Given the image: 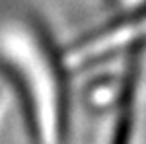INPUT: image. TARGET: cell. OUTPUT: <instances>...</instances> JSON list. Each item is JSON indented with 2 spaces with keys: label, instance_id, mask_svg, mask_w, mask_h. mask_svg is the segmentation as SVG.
<instances>
[{
  "label": "cell",
  "instance_id": "cell-1",
  "mask_svg": "<svg viewBox=\"0 0 146 144\" xmlns=\"http://www.w3.org/2000/svg\"><path fill=\"white\" fill-rule=\"evenodd\" d=\"M4 56L37 142L60 144L64 140V92L47 41L27 25H14L4 39Z\"/></svg>",
  "mask_w": 146,
  "mask_h": 144
}]
</instances>
